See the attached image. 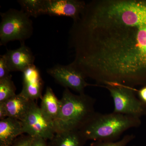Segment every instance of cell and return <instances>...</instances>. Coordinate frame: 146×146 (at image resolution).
<instances>
[{
    "label": "cell",
    "mask_w": 146,
    "mask_h": 146,
    "mask_svg": "<svg viewBox=\"0 0 146 146\" xmlns=\"http://www.w3.org/2000/svg\"><path fill=\"white\" fill-rule=\"evenodd\" d=\"M3 55L11 72H23L30 66L34 65L35 56L24 42H21V46L16 49L7 50Z\"/></svg>",
    "instance_id": "obj_10"
},
{
    "label": "cell",
    "mask_w": 146,
    "mask_h": 146,
    "mask_svg": "<svg viewBox=\"0 0 146 146\" xmlns=\"http://www.w3.org/2000/svg\"><path fill=\"white\" fill-rule=\"evenodd\" d=\"M23 89L20 94L30 100L42 99L44 82L38 68L33 65L23 72Z\"/></svg>",
    "instance_id": "obj_9"
},
{
    "label": "cell",
    "mask_w": 146,
    "mask_h": 146,
    "mask_svg": "<svg viewBox=\"0 0 146 146\" xmlns=\"http://www.w3.org/2000/svg\"><path fill=\"white\" fill-rule=\"evenodd\" d=\"M60 100V112L54 123L55 133L80 130L96 113V100L85 93L76 95L65 88Z\"/></svg>",
    "instance_id": "obj_2"
},
{
    "label": "cell",
    "mask_w": 146,
    "mask_h": 146,
    "mask_svg": "<svg viewBox=\"0 0 146 146\" xmlns=\"http://www.w3.org/2000/svg\"><path fill=\"white\" fill-rule=\"evenodd\" d=\"M7 117V114L4 106L0 103V120L4 119Z\"/></svg>",
    "instance_id": "obj_22"
},
{
    "label": "cell",
    "mask_w": 146,
    "mask_h": 146,
    "mask_svg": "<svg viewBox=\"0 0 146 146\" xmlns=\"http://www.w3.org/2000/svg\"><path fill=\"white\" fill-rule=\"evenodd\" d=\"M24 133L23 122L14 118L0 120V146H10Z\"/></svg>",
    "instance_id": "obj_11"
},
{
    "label": "cell",
    "mask_w": 146,
    "mask_h": 146,
    "mask_svg": "<svg viewBox=\"0 0 146 146\" xmlns=\"http://www.w3.org/2000/svg\"><path fill=\"white\" fill-rule=\"evenodd\" d=\"M10 69L3 54L0 56V79L10 74Z\"/></svg>",
    "instance_id": "obj_19"
},
{
    "label": "cell",
    "mask_w": 146,
    "mask_h": 146,
    "mask_svg": "<svg viewBox=\"0 0 146 146\" xmlns=\"http://www.w3.org/2000/svg\"><path fill=\"white\" fill-rule=\"evenodd\" d=\"M139 118L112 112H97L80 131L87 141H116L126 131L137 127Z\"/></svg>",
    "instance_id": "obj_3"
},
{
    "label": "cell",
    "mask_w": 146,
    "mask_h": 146,
    "mask_svg": "<svg viewBox=\"0 0 146 146\" xmlns=\"http://www.w3.org/2000/svg\"><path fill=\"white\" fill-rule=\"evenodd\" d=\"M23 122L24 133L32 137L51 140L55 134L53 123L34 101Z\"/></svg>",
    "instance_id": "obj_6"
},
{
    "label": "cell",
    "mask_w": 146,
    "mask_h": 146,
    "mask_svg": "<svg viewBox=\"0 0 146 146\" xmlns=\"http://www.w3.org/2000/svg\"><path fill=\"white\" fill-rule=\"evenodd\" d=\"M34 137L27 134L18 137L10 146H31Z\"/></svg>",
    "instance_id": "obj_18"
},
{
    "label": "cell",
    "mask_w": 146,
    "mask_h": 146,
    "mask_svg": "<svg viewBox=\"0 0 146 146\" xmlns=\"http://www.w3.org/2000/svg\"><path fill=\"white\" fill-rule=\"evenodd\" d=\"M47 72L58 83L79 94H84L85 88L91 85L86 82L83 74L71 64H57L48 69Z\"/></svg>",
    "instance_id": "obj_7"
},
{
    "label": "cell",
    "mask_w": 146,
    "mask_h": 146,
    "mask_svg": "<svg viewBox=\"0 0 146 146\" xmlns=\"http://www.w3.org/2000/svg\"><path fill=\"white\" fill-rule=\"evenodd\" d=\"M135 138L133 134H127L117 141H94L90 146H127Z\"/></svg>",
    "instance_id": "obj_17"
},
{
    "label": "cell",
    "mask_w": 146,
    "mask_h": 146,
    "mask_svg": "<svg viewBox=\"0 0 146 146\" xmlns=\"http://www.w3.org/2000/svg\"><path fill=\"white\" fill-rule=\"evenodd\" d=\"M16 87L12 80V76L0 79V102H3L16 95Z\"/></svg>",
    "instance_id": "obj_16"
},
{
    "label": "cell",
    "mask_w": 146,
    "mask_h": 146,
    "mask_svg": "<svg viewBox=\"0 0 146 146\" xmlns=\"http://www.w3.org/2000/svg\"><path fill=\"white\" fill-rule=\"evenodd\" d=\"M138 94L141 100L146 103V86L138 91Z\"/></svg>",
    "instance_id": "obj_21"
},
{
    "label": "cell",
    "mask_w": 146,
    "mask_h": 146,
    "mask_svg": "<svg viewBox=\"0 0 146 146\" xmlns=\"http://www.w3.org/2000/svg\"><path fill=\"white\" fill-rule=\"evenodd\" d=\"M21 10L29 17L37 18L44 15V0H19Z\"/></svg>",
    "instance_id": "obj_15"
},
{
    "label": "cell",
    "mask_w": 146,
    "mask_h": 146,
    "mask_svg": "<svg viewBox=\"0 0 146 146\" xmlns=\"http://www.w3.org/2000/svg\"><path fill=\"white\" fill-rule=\"evenodd\" d=\"M0 45L10 41L24 42L32 35L33 28L30 17L22 10L10 9L1 13Z\"/></svg>",
    "instance_id": "obj_4"
},
{
    "label": "cell",
    "mask_w": 146,
    "mask_h": 146,
    "mask_svg": "<svg viewBox=\"0 0 146 146\" xmlns=\"http://www.w3.org/2000/svg\"></svg>",
    "instance_id": "obj_23"
},
{
    "label": "cell",
    "mask_w": 146,
    "mask_h": 146,
    "mask_svg": "<svg viewBox=\"0 0 146 146\" xmlns=\"http://www.w3.org/2000/svg\"><path fill=\"white\" fill-rule=\"evenodd\" d=\"M31 146H49L46 140L39 137L33 138Z\"/></svg>",
    "instance_id": "obj_20"
},
{
    "label": "cell",
    "mask_w": 146,
    "mask_h": 146,
    "mask_svg": "<svg viewBox=\"0 0 146 146\" xmlns=\"http://www.w3.org/2000/svg\"><path fill=\"white\" fill-rule=\"evenodd\" d=\"M70 64L99 84L133 88L146 79V1L86 3L70 31Z\"/></svg>",
    "instance_id": "obj_1"
},
{
    "label": "cell",
    "mask_w": 146,
    "mask_h": 146,
    "mask_svg": "<svg viewBox=\"0 0 146 146\" xmlns=\"http://www.w3.org/2000/svg\"><path fill=\"white\" fill-rule=\"evenodd\" d=\"M88 141L79 130L56 133L50 140L49 146H84Z\"/></svg>",
    "instance_id": "obj_13"
},
{
    "label": "cell",
    "mask_w": 146,
    "mask_h": 146,
    "mask_svg": "<svg viewBox=\"0 0 146 146\" xmlns=\"http://www.w3.org/2000/svg\"><path fill=\"white\" fill-rule=\"evenodd\" d=\"M33 102L20 93L5 101L0 103L4 106L7 117L14 118L23 121Z\"/></svg>",
    "instance_id": "obj_12"
},
{
    "label": "cell",
    "mask_w": 146,
    "mask_h": 146,
    "mask_svg": "<svg viewBox=\"0 0 146 146\" xmlns=\"http://www.w3.org/2000/svg\"><path fill=\"white\" fill-rule=\"evenodd\" d=\"M86 3L80 0H44V15L66 16L76 21L79 18Z\"/></svg>",
    "instance_id": "obj_8"
},
{
    "label": "cell",
    "mask_w": 146,
    "mask_h": 146,
    "mask_svg": "<svg viewBox=\"0 0 146 146\" xmlns=\"http://www.w3.org/2000/svg\"><path fill=\"white\" fill-rule=\"evenodd\" d=\"M114 105L113 112L139 118L145 112L143 103L136 98L133 88L119 85H108Z\"/></svg>",
    "instance_id": "obj_5"
},
{
    "label": "cell",
    "mask_w": 146,
    "mask_h": 146,
    "mask_svg": "<svg viewBox=\"0 0 146 146\" xmlns=\"http://www.w3.org/2000/svg\"><path fill=\"white\" fill-rule=\"evenodd\" d=\"M40 108L45 116L54 124L60 112V100L58 99L50 86L47 87L44 95L41 99Z\"/></svg>",
    "instance_id": "obj_14"
}]
</instances>
